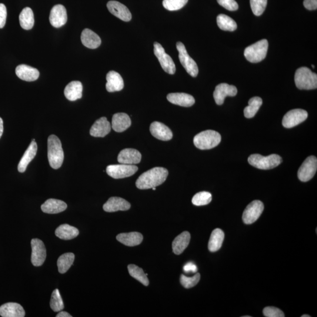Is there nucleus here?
<instances>
[{
  "label": "nucleus",
  "instance_id": "obj_26",
  "mask_svg": "<svg viewBox=\"0 0 317 317\" xmlns=\"http://www.w3.org/2000/svg\"><path fill=\"white\" fill-rule=\"evenodd\" d=\"M82 44L90 49H96L101 44V39L92 30L83 29L81 36Z\"/></svg>",
  "mask_w": 317,
  "mask_h": 317
},
{
  "label": "nucleus",
  "instance_id": "obj_17",
  "mask_svg": "<svg viewBox=\"0 0 317 317\" xmlns=\"http://www.w3.org/2000/svg\"><path fill=\"white\" fill-rule=\"evenodd\" d=\"M141 153L134 149H124L119 153L118 161L121 164L135 165L141 161Z\"/></svg>",
  "mask_w": 317,
  "mask_h": 317
},
{
  "label": "nucleus",
  "instance_id": "obj_21",
  "mask_svg": "<svg viewBox=\"0 0 317 317\" xmlns=\"http://www.w3.org/2000/svg\"><path fill=\"white\" fill-rule=\"evenodd\" d=\"M0 316L2 317H24L25 310L16 303H8L0 307Z\"/></svg>",
  "mask_w": 317,
  "mask_h": 317
},
{
  "label": "nucleus",
  "instance_id": "obj_51",
  "mask_svg": "<svg viewBox=\"0 0 317 317\" xmlns=\"http://www.w3.org/2000/svg\"><path fill=\"white\" fill-rule=\"evenodd\" d=\"M311 317V316H310L309 315H303V316H302V317Z\"/></svg>",
  "mask_w": 317,
  "mask_h": 317
},
{
  "label": "nucleus",
  "instance_id": "obj_32",
  "mask_svg": "<svg viewBox=\"0 0 317 317\" xmlns=\"http://www.w3.org/2000/svg\"><path fill=\"white\" fill-rule=\"evenodd\" d=\"M55 235L62 240H68L76 238L79 235L78 229L67 224L59 226L55 230Z\"/></svg>",
  "mask_w": 317,
  "mask_h": 317
},
{
  "label": "nucleus",
  "instance_id": "obj_46",
  "mask_svg": "<svg viewBox=\"0 0 317 317\" xmlns=\"http://www.w3.org/2000/svg\"><path fill=\"white\" fill-rule=\"evenodd\" d=\"M6 16V6L4 4H0V28H2L5 25Z\"/></svg>",
  "mask_w": 317,
  "mask_h": 317
},
{
  "label": "nucleus",
  "instance_id": "obj_9",
  "mask_svg": "<svg viewBox=\"0 0 317 317\" xmlns=\"http://www.w3.org/2000/svg\"><path fill=\"white\" fill-rule=\"evenodd\" d=\"M138 166L132 165H113L106 168V173L113 179H118L128 178L138 171Z\"/></svg>",
  "mask_w": 317,
  "mask_h": 317
},
{
  "label": "nucleus",
  "instance_id": "obj_41",
  "mask_svg": "<svg viewBox=\"0 0 317 317\" xmlns=\"http://www.w3.org/2000/svg\"><path fill=\"white\" fill-rule=\"evenodd\" d=\"M188 0H163V5L169 11H176L184 6Z\"/></svg>",
  "mask_w": 317,
  "mask_h": 317
},
{
  "label": "nucleus",
  "instance_id": "obj_6",
  "mask_svg": "<svg viewBox=\"0 0 317 317\" xmlns=\"http://www.w3.org/2000/svg\"><path fill=\"white\" fill-rule=\"evenodd\" d=\"M248 162L255 168L269 170L275 168L282 162V159L278 155L272 154L268 156H263L259 154H253L249 156Z\"/></svg>",
  "mask_w": 317,
  "mask_h": 317
},
{
  "label": "nucleus",
  "instance_id": "obj_18",
  "mask_svg": "<svg viewBox=\"0 0 317 317\" xmlns=\"http://www.w3.org/2000/svg\"><path fill=\"white\" fill-rule=\"evenodd\" d=\"M131 204L126 200L119 197H112L109 198L103 206L106 212L126 211L131 208Z\"/></svg>",
  "mask_w": 317,
  "mask_h": 317
},
{
  "label": "nucleus",
  "instance_id": "obj_50",
  "mask_svg": "<svg viewBox=\"0 0 317 317\" xmlns=\"http://www.w3.org/2000/svg\"><path fill=\"white\" fill-rule=\"evenodd\" d=\"M3 131H4V127H3V121L1 118H0V138L2 135Z\"/></svg>",
  "mask_w": 317,
  "mask_h": 317
},
{
  "label": "nucleus",
  "instance_id": "obj_49",
  "mask_svg": "<svg viewBox=\"0 0 317 317\" xmlns=\"http://www.w3.org/2000/svg\"><path fill=\"white\" fill-rule=\"evenodd\" d=\"M56 317H72V316L70 315L69 313H66L65 312H59L57 315L56 316Z\"/></svg>",
  "mask_w": 317,
  "mask_h": 317
},
{
  "label": "nucleus",
  "instance_id": "obj_27",
  "mask_svg": "<svg viewBox=\"0 0 317 317\" xmlns=\"http://www.w3.org/2000/svg\"><path fill=\"white\" fill-rule=\"evenodd\" d=\"M37 145H36L35 141H32L27 149L26 150L21 159L20 160L18 165L19 172L24 173L26 171L29 163L35 158L36 152H37Z\"/></svg>",
  "mask_w": 317,
  "mask_h": 317
},
{
  "label": "nucleus",
  "instance_id": "obj_34",
  "mask_svg": "<svg viewBox=\"0 0 317 317\" xmlns=\"http://www.w3.org/2000/svg\"><path fill=\"white\" fill-rule=\"evenodd\" d=\"M19 24L23 29L29 30L34 25V16L32 10L29 7H25L20 13Z\"/></svg>",
  "mask_w": 317,
  "mask_h": 317
},
{
  "label": "nucleus",
  "instance_id": "obj_39",
  "mask_svg": "<svg viewBox=\"0 0 317 317\" xmlns=\"http://www.w3.org/2000/svg\"><path fill=\"white\" fill-rule=\"evenodd\" d=\"M50 306L54 312H61L64 309L63 300L58 289H55L53 291Z\"/></svg>",
  "mask_w": 317,
  "mask_h": 317
},
{
  "label": "nucleus",
  "instance_id": "obj_52",
  "mask_svg": "<svg viewBox=\"0 0 317 317\" xmlns=\"http://www.w3.org/2000/svg\"><path fill=\"white\" fill-rule=\"evenodd\" d=\"M152 190H156V188H152Z\"/></svg>",
  "mask_w": 317,
  "mask_h": 317
},
{
  "label": "nucleus",
  "instance_id": "obj_15",
  "mask_svg": "<svg viewBox=\"0 0 317 317\" xmlns=\"http://www.w3.org/2000/svg\"><path fill=\"white\" fill-rule=\"evenodd\" d=\"M238 93L236 86L230 85L228 83H222L216 86L213 93L215 102L218 105H222L224 103L227 96H235Z\"/></svg>",
  "mask_w": 317,
  "mask_h": 317
},
{
  "label": "nucleus",
  "instance_id": "obj_4",
  "mask_svg": "<svg viewBox=\"0 0 317 317\" xmlns=\"http://www.w3.org/2000/svg\"><path fill=\"white\" fill-rule=\"evenodd\" d=\"M295 83L300 89H315L317 88V75L308 67H302L295 73Z\"/></svg>",
  "mask_w": 317,
  "mask_h": 317
},
{
  "label": "nucleus",
  "instance_id": "obj_3",
  "mask_svg": "<svg viewBox=\"0 0 317 317\" xmlns=\"http://www.w3.org/2000/svg\"><path fill=\"white\" fill-rule=\"evenodd\" d=\"M220 133L213 130H207L198 133L193 139L194 145L199 149L208 150L215 148L221 142Z\"/></svg>",
  "mask_w": 317,
  "mask_h": 317
},
{
  "label": "nucleus",
  "instance_id": "obj_43",
  "mask_svg": "<svg viewBox=\"0 0 317 317\" xmlns=\"http://www.w3.org/2000/svg\"><path fill=\"white\" fill-rule=\"evenodd\" d=\"M200 275L199 273H196L192 278H188L185 275H182L181 276V285L186 289H190L195 287L200 281Z\"/></svg>",
  "mask_w": 317,
  "mask_h": 317
},
{
  "label": "nucleus",
  "instance_id": "obj_25",
  "mask_svg": "<svg viewBox=\"0 0 317 317\" xmlns=\"http://www.w3.org/2000/svg\"><path fill=\"white\" fill-rule=\"evenodd\" d=\"M131 125V120L128 115L125 113H117L113 115L112 128L116 132L126 131Z\"/></svg>",
  "mask_w": 317,
  "mask_h": 317
},
{
  "label": "nucleus",
  "instance_id": "obj_38",
  "mask_svg": "<svg viewBox=\"0 0 317 317\" xmlns=\"http://www.w3.org/2000/svg\"><path fill=\"white\" fill-rule=\"evenodd\" d=\"M128 269L129 275L133 278L138 280V281L145 286L149 285V282L148 277H147L148 274H145L141 268L134 265H130L128 267Z\"/></svg>",
  "mask_w": 317,
  "mask_h": 317
},
{
  "label": "nucleus",
  "instance_id": "obj_10",
  "mask_svg": "<svg viewBox=\"0 0 317 317\" xmlns=\"http://www.w3.org/2000/svg\"><path fill=\"white\" fill-rule=\"evenodd\" d=\"M317 169V159L316 156L308 157L298 171V177L300 181L306 182L311 180L315 175Z\"/></svg>",
  "mask_w": 317,
  "mask_h": 317
},
{
  "label": "nucleus",
  "instance_id": "obj_42",
  "mask_svg": "<svg viewBox=\"0 0 317 317\" xmlns=\"http://www.w3.org/2000/svg\"><path fill=\"white\" fill-rule=\"evenodd\" d=\"M268 4V0H250V5L253 14L256 16L261 15Z\"/></svg>",
  "mask_w": 317,
  "mask_h": 317
},
{
  "label": "nucleus",
  "instance_id": "obj_5",
  "mask_svg": "<svg viewBox=\"0 0 317 317\" xmlns=\"http://www.w3.org/2000/svg\"><path fill=\"white\" fill-rule=\"evenodd\" d=\"M269 42L266 39L260 40L255 44L248 46L245 50L244 55L247 59L252 63L261 62L268 54Z\"/></svg>",
  "mask_w": 317,
  "mask_h": 317
},
{
  "label": "nucleus",
  "instance_id": "obj_14",
  "mask_svg": "<svg viewBox=\"0 0 317 317\" xmlns=\"http://www.w3.org/2000/svg\"><path fill=\"white\" fill-rule=\"evenodd\" d=\"M49 19L50 23L55 28H60L64 25L68 19L65 6L61 4L53 6Z\"/></svg>",
  "mask_w": 317,
  "mask_h": 317
},
{
  "label": "nucleus",
  "instance_id": "obj_53",
  "mask_svg": "<svg viewBox=\"0 0 317 317\" xmlns=\"http://www.w3.org/2000/svg\"><path fill=\"white\" fill-rule=\"evenodd\" d=\"M243 317H250V316H243Z\"/></svg>",
  "mask_w": 317,
  "mask_h": 317
},
{
  "label": "nucleus",
  "instance_id": "obj_37",
  "mask_svg": "<svg viewBox=\"0 0 317 317\" xmlns=\"http://www.w3.org/2000/svg\"><path fill=\"white\" fill-rule=\"evenodd\" d=\"M217 23L219 27L223 31H234L238 26L234 19L225 14L218 16Z\"/></svg>",
  "mask_w": 317,
  "mask_h": 317
},
{
  "label": "nucleus",
  "instance_id": "obj_2",
  "mask_svg": "<svg viewBox=\"0 0 317 317\" xmlns=\"http://www.w3.org/2000/svg\"><path fill=\"white\" fill-rule=\"evenodd\" d=\"M48 158L49 165L54 169L61 168L64 159L61 141L54 135L48 139Z\"/></svg>",
  "mask_w": 317,
  "mask_h": 317
},
{
  "label": "nucleus",
  "instance_id": "obj_48",
  "mask_svg": "<svg viewBox=\"0 0 317 317\" xmlns=\"http://www.w3.org/2000/svg\"><path fill=\"white\" fill-rule=\"evenodd\" d=\"M304 5L309 10H315L317 8V0H305Z\"/></svg>",
  "mask_w": 317,
  "mask_h": 317
},
{
  "label": "nucleus",
  "instance_id": "obj_23",
  "mask_svg": "<svg viewBox=\"0 0 317 317\" xmlns=\"http://www.w3.org/2000/svg\"><path fill=\"white\" fill-rule=\"evenodd\" d=\"M167 99L173 104L190 107L194 105L195 99L193 96L186 93H171L167 96Z\"/></svg>",
  "mask_w": 317,
  "mask_h": 317
},
{
  "label": "nucleus",
  "instance_id": "obj_44",
  "mask_svg": "<svg viewBox=\"0 0 317 317\" xmlns=\"http://www.w3.org/2000/svg\"><path fill=\"white\" fill-rule=\"evenodd\" d=\"M263 315L267 317H284L285 314L279 309L268 307L263 310Z\"/></svg>",
  "mask_w": 317,
  "mask_h": 317
},
{
  "label": "nucleus",
  "instance_id": "obj_1",
  "mask_svg": "<svg viewBox=\"0 0 317 317\" xmlns=\"http://www.w3.org/2000/svg\"><path fill=\"white\" fill-rule=\"evenodd\" d=\"M168 170L156 167L145 172L139 177L136 186L139 189L146 190L156 188L164 183L168 178Z\"/></svg>",
  "mask_w": 317,
  "mask_h": 317
},
{
  "label": "nucleus",
  "instance_id": "obj_54",
  "mask_svg": "<svg viewBox=\"0 0 317 317\" xmlns=\"http://www.w3.org/2000/svg\"><path fill=\"white\" fill-rule=\"evenodd\" d=\"M312 66H313V68H315V65H312Z\"/></svg>",
  "mask_w": 317,
  "mask_h": 317
},
{
  "label": "nucleus",
  "instance_id": "obj_16",
  "mask_svg": "<svg viewBox=\"0 0 317 317\" xmlns=\"http://www.w3.org/2000/svg\"><path fill=\"white\" fill-rule=\"evenodd\" d=\"M107 8L112 14L123 21L128 22L132 19V14L129 9L122 3L116 1H110Z\"/></svg>",
  "mask_w": 317,
  "mask_h": 317
},
{
  "label": "nucleus",
  "instance_id": "obj_36",
  "mask_svg": "<svg viewBox=\"0 0 317 317\" xmlns=\"http://www.w3.org/2000/svg\"><path fill=\"white\" fill-rule=\"evenodd\" d=\"M263 103L262 99L256 96L249 100V105L244 109V114L247 118H252L258 112Z\"/></svg>",
  "mask_w": 317,
  "mask_h": 317
},
{
  "label": "nucleus",
  "instance_id": "obj_40",
  "mask_svg": "<svg viewBox=\"0 0 317 317\" xmlns=\"http://www.w3.org/2000/svg\"><path fill=\"white\" fill-rule=\"evenodd\" d=\"M212 200L211 193L208 192H200L193 196L192 202L193 205L200 206L209 204Z\"/></svg>",
  "mask_w": 317,
  "mask_h": 317
},
{
  "label": "nucleus",
  "instance_id": "obj_28",
  "mask_svg": "<svg viewBox=\"0 0 317 317\" xmlns=\"http://www.w3.org/2000/svg\"><path fill=\"white\" fill-rule=\"evenodd\" d=\"M67 208V205L62 200L49 199L41 205V210L43 212L48 214H56L65 211Z\"/></svg>",
  "mask_w": 317,
  "mask_h": 317
},
{
  "label": "nucleus",
  "instance_id": "obj_13",
  "mask_svg": "<svg viewBox=\"0 0 317 317\" xmlns=\"http://www.w3.org/2000/svg\"><path fill=\"white\" fill-rule=\"evenodd\" d=\"M31 245L32 264L35 267L41 266L44 263L46 257L44 243L41 240L34 239L31 240Z\"/></svg>",
  "mask_w": 317,
  "mask_h": 317
},
{
  "label": "nucleus",
  "instance_id": "obj_29",
  "mask_svg": "<svg viewBox=\"0 0 317 317\" xmlns=\"http://www.w3.org/2000/svg\"><path fill=\"white\" fill-rule=\"evenodd\" d=\"M83 86L79 81H72L66 85L64 90V95L70 101H75L81 99L82 96Z\"/></svg>",
  "mask_w": 317,
  "mask_h": 317
},
{
  "label": "nucleus",
  "instance_id": "obj_12",
  "mask_svg": "<svg viewBox=\"0 0 317 317\" xmlns=\"http://www.w3.org/2000/svg\"><path fill=\"white\" fill-rule=\"evenodd\" d=\"M308 117V113L305 110L293 109L284 116L283 125L286 128H292L305 121Z\"/></svg>",
  "mask_w": 317,
  "mask_h": 317
},
{
  "label": "nucleus",
  "instance_id": "obj_8",
  "mask_svg": "<svg viewBox=\"0 0 317 317\" xmlns=\"http://www.w3.org/2000/svg\"><path fill=\"white\" fill-rule=\"evenodd\" d=\"M154 54L161 63L162 68L169 74H175L176 72V66L173 59L168 54H166L165 49L159 42L154 43Z\"/></svg>",
  "mask_w": 317,
  "mask_h": 317
},
{
  "label": "nucleus",
  "instance_id": "obj_33",
  "mask_svg": "<svg viewBox=\"0 0 317 317\" xmlns=\"http://www.w3.org/2000/svg\"><path fill=\"white\" fill-rule=\"evenodd\" d=\"M225 239V233L221 229H216L213 230L210 236L208 248L210 252H215L222 248Z\"/></svg>",
  "mask_w": 317,
  "mask_h": 317
},
{
  "label": "nucleus",
  "instance_id": "obj_30",
  "mask_svg": "<svg viewBox=\"0 0 317 317\" xmlns=\"http://www.w3.org/2000/svg\"><path fill=\"white\" fill-rule=\"evenodd\" d=\"M143 236L138 232L121 233L116 236V239L120 243L126 246H136L139 245L143 241Z\"/></svg>",
  "mask_w": 317,
  "mask_h": 317
},
{
  "label": "nucleus",
  "instance_id": "obj_20",
  "mask_svg": "<svg viewBox=\"0 0 317 317\" xmlns=\"http://www.w3.org/2000/svg\"><path fill=\"white\" fill-rule=\"evenodd\" d=\"M111 130V123L105 117H102L96 121L90 129V135L93 137L103 138L107 135Z\"/></svg>",
  "mask_w": 317,
  "mask_h": 317
},
{
  "label": "nucleus",
  "instance_id": "obj_47",
  "mask_svg": "<svg viewBox=\"0 0 317 317\" xmlns=\"http://www.w3.org/2000/svg\"><path fill=\"white\" fill-rule=\"evenodd\" d=\"M183 270H184V272L186 273H195L198 272V268H197L196 265H195L194 263L190 262L186 264L184 267H183Z\"/></svg>",
  "mask_w": 317,
  "mask_h": 317
},
{
  "label": "nucleus",
  "instance_id": "obj_24",
  "mask_svg": "<svg viewBox=\"0 0 317 317\" xmlns=\"http://www.w3.org/2000/svg\"><path fill=\"white\" fill-rule=\"evenodd\" d=\"M15 73L19 79L27 82L36 81L39 76L37 69L24 64L18 65L15 69Z\"/></svg>",
  "mask_w": 317,
  "mask_h": 317
},
{
  "label": "nucleus",
  "instance_id": "obj_11",
  "mask_svg": "<svg viewBox=\"0 0 317 317\" xmlns=\"http://www.w3.org/2000/svg\"><path fill=\"white\" fill-rule=\"evenodd\" d=\"M264 210L263 203L260 200H255L247 206L243 214V222L251 225L257 221Z\"/></svg>",
  "mask_w": 317,
  "mask_h": 317
},
{
  "label": "nucleus",
  "instance_id": "obj_22",
  "mask_svg": "<svg viewBox=\"0 0 317 317\" xmlns=\"http://www.w3.org/2000/svg\"><path fill=\"white\" fill-rule=\"evenodd\" d=\"M106 89L109 92L121 91L124 87V82L121 75L117 72L109 71L106 75Z\"/></svg>",
  "mask_w": 317,
  "mask_h": 317
},
{
  "label": "nucleus",
  "instance_id": "obj_7",
  "mask_svg": "<svg viewBox=\"0 0 317 317\" xmlns=\"http://www.w3.org/2000/svg\"><path fill=\"white\" fill-rule=\"evenodd\" d=\"M176 48L179 52L180 61L183 67L190 75L193 77H196L199 73L198 65L188 54L185 45L181 42H178L176 44Z\"/></svg>",
  "mask_w": 317,
  "mask_h": 317
},
{
  "label": "nucleus",
  "instance_id": "obj_31",
  "mask_svg": "<svg viewBox=\"0 0 317 317\" xmlns=\"http://www.w3.org/2000/svg\"><path fill=\"white\" fill-rule=\"evenodd\" d=\"M190 235L188 232H184L177 236L172 243L173 252L176 255H181L188 246Z\"/></svg>",
  "mask_w": 317,
  "mask_h": 317
},
{
  "label": "nucleus",
  "instance_id": "obj_45",
  "mask_svg": "<svg viewBox=\"0 0 317 317\" xmlns=\"http://www.w3.org/2000/svg\"><path fill=\"white\" fill-rule=\"evenodd\" d=\"M217 1L220 5L229 11H236L239 8V5L235 0H217Z\"/></svg>",
  "mask_w": 317,
  "mask_h": 317
},
{
  "label": "nucleus",
  "instance_id": "obj_19",
  "mask_svg": "<svg viewBox=\"0 0 317 317\" xmlns=\"http://www.w3.org/2000/svg\"><path fill=\"white\" fill-rule=\"evenodd\" d=\"M150 131L155 138L163 141H168L173 137V133L168 126L161 122H154L150 126Z\"/></svg>",
  "mask_w": 317,
  "mask_h": 317
},
{
  "label": "nucleus",
  "instance_id": "obj_35",
  "mask_svg": "<svg viewBox=\"0 0 317 317\" xmlns=\"http://www.w3.org/2000/svg\"><path fill=\"white\" fill-rule=\"evenodd\" d=\"M74 260V254L72 253H65L60 256L57 261L59 273L64 274L67 272L73 265Z\"/></svg>",
  "mask_w": 317,
  "mask_h": 317
}]
</instances>
